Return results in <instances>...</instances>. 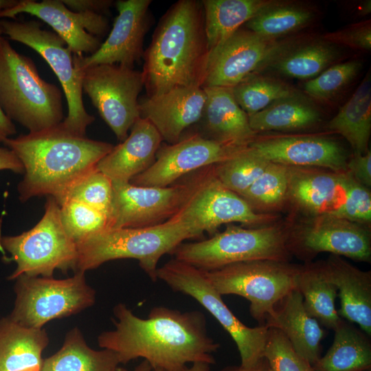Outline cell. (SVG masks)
Wrapping results in <instances>:
<instances>
[{
  "label": "cell",
  "instance_id": "1",
  "mask_svg": "<svg viewBox=\"0 0 371 371\" xmlns=\"http://www.w3.org/2000/svg\"><path fill=\"white\" fill-rule=\"evenodd\" d=\"M113 314L115 329L102 333L98 343L115 352L120 363L142 358L153 370L164 371H184L189 363H215L213 353L220 344L209 336L201 311L155 306L141 318L119 303Z\"/></svg>",
  "mask_w": 371,
  "mask_h": 371
},
{
  "label": "cell",
  "instance_id": "2",
  "mask_svg": "<svg viewBox=\"0 0 371 371\" xmlns=\"http://www.w3.org/2000/svg\"><path fill=\"white\" fill-rule=\"evenodd\" d=\"M3 144L23 166L24 177L17 188L22 202L39 196L58 201L114 146L72 133L62 122L41 131L9 137Z\"/></svg>",
  "mask_w": 371,
  "mask_h": 371
},
{
  "label": "cell",
  "instance_id": "3",
  "mask_svg": "<svg viewBox=\"0 0 371 371\" xmlns=\"http://www.w3.org/2000/svg\"><path fill=\"white\" fill-rule=\"evenodd\" d=\"M209 52L201 2L177 1L144 50L142 72L146 97L178 87H201Z\"/></svg>",
  "mask_w": 371,
  "mask_h": 371
},
{
  "label": "cell",
  "instance_id": "4",
  "mask_svg": "<svg viewBox=\"0 0 371 371\" xmlns=\"http://www.w3.org/2000/svg\"><path fill=\"white\" fill-rule=\"evenodd\" d=\"M0 105L12 122L29 133L41 131L63 121V93L44 80L32 59L19 54L0 38Z\"/></svg>",
  "mask_w": 371,
  "mask_h": 371
},
{
  "label": "cell",
  "instance_id": "5",
  "mask_svg": "<svg viewBox=\"0 0 371 371\" xmlns=\"http://www.w3.org/2000/svg\"><path fill=\"white\" fill-rule=\"evenodd\" d=\"M192 238L189 229L172 218L146 227L108 228L76 244V272L85 273L113 260L133 258L155 282L161 258Z\"/></svg>",
  "mask_w": 371,
  "mask_h": 371
},
{
  "label": "cell",
  "instance_id": "6",
  "mask_svg": "<svg viewBox=\"0 0 371 371\" xmlns=\"http://www.w3.org/2000/svg\"><path fill=\"white\" fill-rule=\"evenodd\" d=\"M287 236L288 224L274 222L250 228L229 225L208 239L182 243L172 254L175 259L204 271L245 261L289 262Z\"/></svg>",
  "mask_w": 371,
  "mask_h": 371
},
{
  "label": "cell",
  "instance_id": "7",
  "mask_svg": "<svg viewBox=\"0 0 371 371\" xmlns=\"http://www.w3.org/2000/svg\"><path fill=\"white\" fill-rule=\"evenodd\" d=\"M0 248L16 265L9 280L21 275L52 277L57 269L76 271L77 245L66 233L60 205L52 196H47L44 214L34 227L18 235L1 236Z\"/></svg>",
  "mask_w": 371,
  "mask_h": 371
},
{
  "label": "cell",
  "instance_id": "8",
  "mask_svg": "<svg viewBox=\"0 0 371 371\" xmlns=\"http://www.w3.org/2000/svg\"><path fill=\"white\" fill-rule=\"evenodd\" d=\"M300 267L289 262L259 260L203 271L221 295H237L249 300L251 317L258 326H265L277 304L297 289Z\"/></svg>",
  "mask_w": 371,
  "mask_h": 371
},
{
  "label": "cell",
  "instance_id": "9",
  "mask_svg": "<svg viewBox=\"0 0 371 371\" xmlns=\"http://www.w3.org/2000/svg\"><path fill=\"white\" fill-rule=\"evenodd\" d=\"M14 280L16 297L8 316L26 327L42 328L51 320L76 314L95 302V291L82 271L65 279L21 275Z\"/></svg>",
  "mask_w": 371,
  "mask_h": 371
},
{
  "label": "cell",
  "instance_id": "10",
  "mask_svg": "<svg viewBox=\"0 0 371 371\" xmlns=\"http://www.w3.org/2000/svg\"><path fill=\"white\" fill-rule=\"evenodd\" d=\"M213 166L203 168L190 180L189 193L171 218L186 227L194 238L204 232L215 234L221 225L227 223L238 222L255 227L276 222V215L256 212L241 196L224 186L216 177Z\"/></svg>",
  "mask_w": 371,
  "mask_h": 371
},
{
  "label": "cell",
  "instance_id": "11",
  "mask_svg": "<svg viewBox=\"0 0 371 371\" xmlns=\"http://www.w3.org/2000/svg\"><path fill=\"white\" fill-rule=\"evenodd\" d=\"M157 278L174 291L193 297L216 318L234 341L241 366L252 367L264 357L269 328L266 326L251 328L241 322L202 270L174 258L158 267Z\"/></svg>",
  "mask_w": 371,
  "mask_h": 371
},
{
  "label": "cell",
  "instance_id": "12",
  "mask_svg": "<svg viewBox=\"0 0 371 371\" xmlns=\"http://www.w3.org/2000/svg\"><path fill=\"white\" fill-rule=\"evenodd\" d=\"M3 34L33 49L48 63L62 86L67 104V115L62 122L72 133L85 136L95 117L83 104L81 74L76 71L73 54L65 41L53 31L45 30L38 20L19 21L0 19Z\"/></svg>",
  "mask_w": 371,
  "mask_h": 371
},
{
  "label": "cell",
  "instance_id": "13",
  "mask_svg": "<svg viewBox=\"0 0 371 371\" xmlns=\"http://www.w3.org/2000/svg\"><path fill=\"white\" fill-rule=\"evenodd\" d=\"M82 92L100 117L122 142L140 117L139 95L144 87L142 72L119 64H102L79 70Z\"/></svg>",
  "mask_w": 371,
  "mask_h": 371
},
{
  "label": "cell",
  "instance_id": "14",
  "mask_svg": "<svg viewBox=\"0 0 371 371\" xmlns=\"http://www.w3.org/2000/svg\"><path fill=\"white\" fill-rule=\"evenodd\" d=\"M287 248L304 263L322 252L370 262L371 234L368 226L335 214L306 216L288 224Z\"/></svg>",
  "mask_w": 371,
  "mask_h": 371
},
{
  "label": "cell",
  "instance_id": "15",
  "mask_svg": "<svg viewBox=\"0 0 371 371\" xmlns=\"http://www.w3.org/2000/svg\"><path fill=\"white\" fill-rule=\"evenodd\" d=\"M287 41L238 29L210 52L201 87H234L264 70Z\"/></svg>",
  "mask_w": 371,
  "mask_h": 371
},
{
  "label": "cell",
  "instance_id": "16",
  "mask_svg": "<svg viewBox=\"0 0 371 371\" xmlns=\"http://www.w3.org/2000/svg\"><path fill=\"white\" fill-rule=\"evenodd\" d=\"M245 147L207 139L195 133L175 144L159 147L153 164L130 183L139 186H169L186 174L230 159Z\"/></svg>",
  "mask_w": 371,
  "mask_h": 371
},
{
  "label": "cell",
  "instance_id": "17",
  "mask_svg": "<svg viewBox=\"0 0 371 371\" xmlns=\"http://www.w3.org/2000/svg\"><path fill=\"white\" fill-rule=\"evenodd\" d=\"M190 188V181L166 187L113 182L109 228H141L161 223L178 211Z\"/></svg>",
  "mask_w": 371,
  "mask_h": 371
},
{
  "label": "cell",
  "instance_id": "18",
  "mask_svg": "<svg viewBox=\"0 0 371 371\" xmlns=\"http://www.w3.org/2000/svg\"><path fill=\"white\" fill-rule=\"evenodd\" d=\"M150 0H120L117 16L106 39L93 54H73L76 71L102 64H119L134 68L143 58L144 40L150 26Z\"/></svg>",
  "mask_w": 371,
  "mask_h": 371
},
{
  "label": "cell",
  "instance_id": "19",
  "mask_svg": "<svg viewBox=\"0 0 371 371\" xmlns=\"http://www.w3.org/2000/svg\"><path fill=\"white\" fill-rule=\"evenodd\" d=\"M254 155L290 167L324 168L346 172L348 157L336 141L318 136H257L247 146Z\"/></svg>",
  "mask_w": 371,
  "mask_h": 371
},
{
  "label": "cell",
  "instance_id": "20",
  "mask_svg": "<svg viewBox=\"0 0 371 371\" xmlns=\"http://www.w3.org/2000/svg\"><path fill=\"white\" fill-rule=\"evenodd\" d=\"M206 100L201 87H178L139 101L140 117L148 120L163 140L177 142L184 131L199 122Z\"/></svg>",
  "mask_w": 371,
  "mask_h": 371
},
{
  "label": "cell",
  "instance_id": "21",
  "mask_svg": "<svg viewBox=\"0 0 371 371\" xmlns=\"http://www.w3.org/2000/svg\"><path fill=\"white\" fill-rule=\"evenodd\" d=\"M162 141L155 127L139 117L127 137L113 146L95 168L113 182L130 183L153 164Z\"/></svg>",
  "mask_w": 371,
  "mask_h": 371
},
{
  "label": "cell",
  "instance_id": "22",
  "mask_svg": "<svg viewBox=\"0 0 371 371\" xmlns=\"http://www.w3.org/2000/svg\"><path fill=\"white\" fill-rule=\"evenodd\" d=\"M346 198V172L291 167L289 199L305 216L337 214Z\"/></svg>",
  "mask_w": 371,
  "mask_h": 371
},
{
  "label": "cell",
  "instance_id": "23",
  "mask_svg": "<svg viewBox=\"0 0 371 371\" xmlns=\"http://www.w3.org/2000/svg\"><path fill=\"white\" fill-rule=\"evenodd\" d=\"M206 100L201 117L202 136L236 146H247L256 136L250 127L248 115L236 102L232 88H203Z\"/></svg>",
  "mask_w": 371,
  "mask_h": 371
},
{
  "label": "cell",
  "instance_id": "24",
  "mask_svg": "<svg viewBox=\"0 0 371 371\" xmlns=\"http://www.w3.org/2000/svg\"><path fill=\"white\" fill-rule=\"evenodd\" d=\"M326 273L337 286L340 298L338 315L357 324L371 335V271H362L339 256L330 254L322 260Z\"/></svg>",
  "mask_w": 371,
  "mask_h": 371
},
{
  "label": "cell",
  "instance_id": "25",
  "mask_svg": "<svg viewBox=\"0 0 371 371\" xmlns=\"http://www.w3.org/2000/svg\"><path fill=\"white\" fill-rule=\"evenodd\" d=\"M265 326L280 330L295 352L313 366L321 357L325 330L306 311L297 289L277 304L274 315L267 319Z\"/></svg>",
  "mask_w": 371,
  "mask_h": 371
},
{
  "label": "cell",
  "instance_id": "26",
  "mask_svg": "<svg viewBox=\"0 0 371 371\" xmlns=\"http://www.w3.org/2000/svg\"><path fill=\"white\" fill-rule=\"evenodd\" d=\"M20 14H29L49 25L66 43L73 54L95 52L102 42L87 32L78 13L70 10L62 0H19L11 8L0 12V19H15Z\"/></svg>",
  "mask_w": 371,
  "mask_h": 371
},
{
  "label": "cell",
  "instance_id": "27",
  "mask_svg": "<svg viewBox=\"0 0 371 371\" xmlns=\"http://www.w3.org/2000/svg\"><path fill=\"white\" fill-rule=\"evenodd\" d=\"M49 344L43 328L20 325L9 316L0 319V371H40Z\"/></svg>",
  "mask_w": 371,
  "mask_h": 371
},
{
  "label": "cell",
  "instance_id": "28",
  "mask_svg": "<svg viewBox=\"0 0 371 371\" xmlns=\"http://www.w3.org/2000/svg\"><path fill=\"white\" fill-rule=\"evenodd\" d=\"M337 46L323 38L297 43L288 41L265 69L284 77L308 80L339 60Z\"/></svg>",
  "mask_w": 371,
  "mask_h": 371
},
{
  "label": "cell",
  "instance_id": "29",
  "mask_svg": "<svg viewBox=\"0 0 371 371\" xmlns=\"http://www.w3.org/2000/svg\"><path fill=\"white\" fill-rule=\"evenodd\" d=\"M333 342L313 366L315 371H365L371 369V341L362 330L341 319Z\"/></svg>",
  "mask_w": 371,
  "mask_h": 371
},
{
  "label": "cell",
  "instance_id": "30",
  "mask_svg": "<svg viewBox=\"0 0 371 371\" xmlns=\"http://www.w3.org/2000/svg\"><path fill=\"white\" fill-rule=\"evenodd\" d=\"M297 289L307 313L326 328L334 330L342 319L335 308L338 290L327 276L322 260L300 265Z\"/></svg>",
  "mask_w": 371,
  "mask_h": 371
},
{
  "label": "cell",
  "instance_id": "31",
  "mask_svg": "<svg viewBox=\"0 0 371 371\" xmlns=\"http://www.w3.org/2000/svg\"><path fill=\"white\" fill-rule=\"evenodd\" d=\"M327 129L342 135L353 155L368 151L371 132V80L367 74L350 98L328 122Z\"/></svg>",
  "mask_w": 371,
  "mask_h": 371
},
{
  "label": "cell",
  "instance_id": "32",
  "mask_svg": "<svg viewBox=\"0 0 371 371\" xmlns=\"http://www.w3.org/2000/svg\"><path fill=\"white\" fill-rule=\"evenodd\" d=\"M251 128L258 132L293 131L311 128L322 121L313 103L297 92L279 99L264 109L248 115Z\"/></svg>",
  "mask_w": 371,
  "mask_h": 371
},
{
  "label": "cell",
  "instance_id": "33",
  "mask_svg": "<svg viewBox=\"0 0 371 371\" xmlns=\"http://www.w3.org/2000/svg\"><path fill=\"white\" fill-rule=\"evenodd\" d=\"M120 364L115 352L90 348L80 330L74 328L66 335L62 347L43 359L40 371H116Z\"/></svg>",
  "mask_w": 371,
  "mask_h": 371
},
{
  "label": "cell",
  "instance_id": "34",
  "mask_svg": "<svg viewBox=\"0 0 371 371\" xmlns=\"http://www.w3.org/2000/svg\"><path fill=\"white\" fill-rule=\"evenodd\" d=\"M201 2L207 46L211 52L241 28L271 1L203 0Z\"/></svg>",
  "mask_w": 371,
  "mask_h": 371
},
{
  "label": "cell",
  "instance_id": "35",
  "mask_svg": "<svg viewBox=\"0 0 371 371\" xmlns=\"http://www.w3.org/2000/svg\"><path fill=\"white\" fill-rule=\"evenodd\" d=\"M315 16L313 9L307 6L271 1L244 25L260 36L279 39L305 27Z\"/></svg>",
  "mask_w": 371,
  "mask_h": 371
},
{
  "label": "cell",
  "instance_id": "36",
  "mask_svg": "<svg viewBox=\"0 0 371 371\" xmlns=\"http://www.w3.org/2000/svg\"><path fill=\"white\" fill-rule=\"evenodd\" d=\"M234 97L247 114L257 113L273 102L296 91L284 82L258 74L251 75L232 87Z\"/></svg>",
  "mask_w": 371,
  "mask_h": 371
},
{
  "label": "cell",
  "instance_id": "37",
  "mask_svg": "<svg viewBox=\"0 0 371 371\" xmlns=\"http://www.w3.org/2000/svg\"><path fill=\"white\" fill-rule=\"evenodd\" d=\"M291 167L271 163L260 177L240 195L254 209L272 210L286 201Z\"/></svg>",
  "mask_w": 371,
  "mask_h": 371
},
{
  "label": "cell",
  "instance_id": "38",
  "mask_svg": "<svg viewBox=\"0 0 371 371\" xmlns=\"http://www.w3.org/2000/svg\"><path fill=\"white\" fill-rule=\"evenodd\" d=\"M269 164L245 147L230 159L214 165L213 170L224 186L240 196L260 177Z\"/></svg>",
  "mask_w": 371,
  "mask_h": 371
},
{
  "label": "cell",
  "instance_id": "39",
  "mask_svg": "<svg viewBox=\"0 0 371 371\" xmlns=\"http://www.w3.org/2000/svg\"><path fill=\"white\" fill-rule=\"evenodd\" d=\"M60 216L66 233L76 244L110 227L106 214L78 201L62 203Z\"/></svg>",
  "mask_w": 371,
  "mask_h": 371
},
{
  "label": "cell",
  "instance_id": "40",
  "mask_svg": "<svg viewBox=\"0 0 371 371\" xmlns=\"http://www.w3.org/2000/svg\"><path fill=\"white\" fill-rule=\"evenodd\" d=\"M112 196L111 179L95 168L72 186L56 202L59 205L67 201L81 202L102 212L109 218Z\"/></svg>",
  "mask_w": 371,
  "mask_h": 371
},
{
  "label": "cell",
  "instance_id": "41",
  "mask_svg": "<svg viewBox=\"0 0 371 371\" xmlns=\"http://www.w3.org/2000/svg\"><path fill=\"white\" fill-rule=\"evenodd\" d=\"M361 62L357 60L335 64L304 85V92L314 100L326 101L340 93L357 76Z\"/></svg>",
  "mask_w": 371,
  "mask_h": 371
},
{
  "label": "cell",
  "instance_id": "42",
  "mask_svg": "<svg viewBox=\"0 0 371 371\" xmlns=\"http://www.w3.org/2000/svg\"><path fill=\"white\" fill-rule=\"evenodd\" d=\"M264 357L271 371H315L295 352L283 333L274 328L268 329Z\"/></svg>",
  "mask_w": 371,
  "mask_h": 371
},
{
  "label": "cell",
  "instance_id": "43",
  "mask_svg": "<svg viewBox=\"0 0 371 371\" xmlns=\"http://www.w3.org/2000/svg\"><path fill=\"white\" fill-rule=\"evenodd\" d=\"M335 214L366 226L370 224V191L353 179L347 172L346 201Z\"/></svg>",
  "mask_w": 371,
  "mask_h": 371
},
{
  "label": "cell",
  "instance_id": "44",
  "mask_svg": "<svg viewBox=\"0 0 371 371\" xmlns=\"http://www.w3.org/2000/svg\"><path fill=\"white\" fill-rule=\"evenodd\" d=\"M322 38L335 45H341L353 49L370 51V20L350 25L343 29L328 32Z\"/></svg>",
  "mask_w": 371,
  "mask_h": 371
},
{
  "label": "cell",
  "instance_id": "45",
  "mask_svg": "<svg viewBox=\"0 0 371 371\" xmlns=\"http://www.w3.org/2000/svg\"><path fill=\"white\" fill-rule=\"evenodd\" d=\"M347 172L357 181L370 188L371 186V152L363 155H353L348 160Z\"/></svg>",
  "mask_w": 371,
  "mask_h": 371
},
{
  "label": "cell",
  "instance_id": "46",
  "mask_svg": "<svg viewBox=\"0 0 371 371\" xmlns=\"http://www.w3.org/2000/svg\"><path fill=\"white\" fill-rule=\"evenodd\" d=\"M62 1L73 12H93L102 14L107 12L113 3L111 0H62Z\"/></svg>",
  "mask_w": 371,
  "mask_h": 371
},
{
  "label": "cell",
  "instance_id": "47",
  "mask_svg": "<svg viewBox=\"0 0 371 371\" xmlns=\"http://www.w3.org/2000/svg\"><path fill=\"white\" fill-rule=\"evenodd\" d=\"M10 170L23 174V166L13 151L7 147H0V171Z\"/></svg>",
  "mask_w": 371,
  "mask_h": 371
},
{
  "label": "cell",
  "instance_id": "48",
  "mask_svg": "<svg viewBox=\"0 0 371 371\" xmlns=\"http://www.w3.org/2000/svg\"><path fill=\"white\" fill-rule=\"evenodd\" d=\"M16 129L13 122L5 115L0 105V143L15 135Z\"/></svg>",
  "mask_w": 371,
  "mask_h": 371
},
{
  "label": "cell",
  "instance_id": "49",
  "mask_svg": "<svg viewBox=\"0 0 371 371\" xmlns=\"http://www.w3.org/2000/svg\"><path fill=\"white\" fill-rule=\"evenodd\" d=\"M218 371H271L267 359L263 357L256 365L250 368L240 366H229Z\"/></svg>",
  "mask_w": 371,
  "mask_h": 371
},
{
  "label": "cell",
  "instance_id": "50",
  "mask_svg": "<svg viewBox=\"0 0 371 371\" xmlns=\"http://www.w3.org/2000/svg\"><path fill=\"white\" fill-rule=\"evenodd\" d=\"M116 371H153V368L146 360H143L140 363H139L131 370H128L124 368L118 367Z\"/></svg>",
  "mask_w": 371,
  "mask_h": 371
},
{
  "label": "cell",
  "instance_id": "51",
  "mask_svg": "<svg viewBox=\"0 0 371 371\" xmlns=\"http://www.w3.org/2000/svg\"><path fill=\"white\" fill-rule=\"evenodd\" d=\"M210 365L205 363H194L188 366L184 371H210Z\"/></svg>",
  "mask_w": 371,
  "mask_h": 371
},
{
  "label": "cell",
  "instance_id": "52",
  "mask_svg": "<svg viewBox=\"0 0 371 371\" xmlns=\"http://www.w3.org/2000/svg\"><path fill=\"white\" fill-rule=\"evenodd\" d=\"M19 0H0V12L14 6Z\"/></svg>",
  "mask_w": 371,
  "mask_h": 371
},
{
  "label": "cell",
  "instance_id": "53",
  "mask_svg": "<svg viewBox=\"0 0 371 371\" xmlns=\"http://www.w3.org/2000/svg\"><path fill=\"white\" fill-rule=\"evenodd\" d=\"M2 34H3V33L2 29H1V27L0 26V38L2 36Z\"/></svg>",
  "mask_w": 371,
  "mask_h": 371
},
{
  "label": "cell",
  "instance_id": "54",
  "mask_svg": "<svg viewBox=\"0 0 371 371\" xmlns=\"http://www.w3.org/2000/svg\"><path fill=\"white\" fill-rule=\"evenodd\" d=\"M153 371H164V370H161V369H158V368L153 369Z\"/></svg>",
  "mask_w": 371,
  "mask_h": 371
},
{
  "label": "cell",
  "instance_id": "55",
  "mask_svg": "<svg viewBox=\"0 0 371 371\" xmlns=\"http://www.w3.org/2000/svg\"><path fill=\"white\" fill-rule=\"evenodd\" d=\"M365 371H371V369H370V370H365Z\"/></svg>",
  "mask_w": 371,
  "mask_h": 371
}]
</instances>
